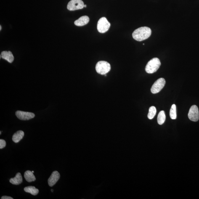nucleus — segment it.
<instances>
[{"mask_svg":"<svg viewBox=\"0 0 199 199\" xmlns=\"http://www.w3.org/2000/svg\"><path fill=\"white\" fill-rule=\"evenodd\" d=\"M10 182L13 185H18L23 182V178L20 173H17L14 178H11L10 180Z\"/></svg>","mask_w":199,"mask_h":199,"instance_id":"obj_12","label":"nucleus"},{"mask_svg":"<svg viewBox=\"0 0 199 199\" xmlns=\"http://www.w3.org/2000/svg\"><path fill=\"white\" fill-rule=\"evenodd\" d=\"M32 172H33V173H34V171H32Z\"/></svg>","mask_w":199,"mask_h":199,"instance_id":"obj_25","label":"nucleus"},{"mask_svg":"<svg viewBox=\"0 0 199 199\" xmlns=\"http://www.w3.org/2000/svg\"><path fill=\"white\" fill-rule=\"evenodd\" d=\"M150 28L147 27H143L138 28L133 32V38L136 41H141L147 39L151 34Z\"/></svg>","mask_w":199,"mask_h":199,"instance_id":"obj_1","label":"nucleus"},{"mask_svg":"<svg viewBox=\"0 0 199 199\" xmlns=\"http://www.w3.org/2000/svg\"><path fill=\"white\" fill-rule=\"evenodd\" d=\"M24 191L25 192H28L34 195H38L39 192V190L38 189L36 188L34 186H28V187H25L24 188Z\"/></svg>","mask_w":199,"mask_h":199,"instance_id":"obj_15","label":"nucleus"},{"mask_svg":"<svg viewBox=\"0 0 199 199\" xmlns=\"http://www.w3.org/2000/svg\"><path fill=\"white\" fill-rule=\"evenodd\" d=\"M51 191L52 192H53L54 190L52 189V190H51Z\"/></svg>","mask_w":199,"mask_h":199,"instance_id":"obj_22","label":"nucleus"},{"mask_svg":"<svg viewBox=\"0 0 199 199\" xmlns=\"http://www.w3.org/2000/svg\"><path fill=\"white\" fill-rule=\"evenodd\" d=\"M6 145V142L4 139H0V149L4 148Z\"/></svg>","mask_w":199,"mask_h":199,"instance_id":"obj_19","label":"nucleus"},{"mask_svg":"<svg viewBox=\"0 0 199 199\" xmlns=\"http://www.w3.org/2000/svg\"><path fill=\"white\" fill-rule=\"evenodd\" d=\"M24 132L22 131H19L14 133L12 137V140L14 142L18 143L23 138Z\"/></svg>","mask_w":199,"mask_h":199,"instance_id":"obj_13","label":"nucleus"},{"mask_svg":"<svg viewBox=\"0 0 199 199\" xmlns=\"http://www.w3.org/2000/svg\"><path fill=\"white\" fill-rule=\"evenodd\" d=\"M111 65L108 62L100 61L97 62L96 66V70L97 73L102 75H105L111 70Z\"/></svg>","mask_w":199,"mask_h":199,"instance_id":"obj_3","label":"nucleus"},{"mask_svg":"<svg viewBox=\"0 0 199 199\" xmlns=\"http://www.w3.org/2000/svg\"><path fill=\"white\" fill-rule=\"evenodd\" d=\"M170 117L173 120H175L177 118L176 108L175 104H173L171 106L170 111Z\"/></svg>","mask_w":199,"mask_h":199,"instance_id":"obj_18","label":"nucleus"},{"mask_svg":"<svg viewBox=\"0 0 199 199\" xmlns=\"http://www.w3.org/2000/svg\"><path fill=\"white\" fill-rule=\"evenodd\" d=\"M60 177V175L58 171H54L48 179V184L50 187L54 186L58 181Z\"/></svg>","mask_w":199,"mask_h":199,"instance_id":"obj_9","label":"nucleus"},{"mask_svg":"<svg viewBox=\"0 0 199 199\" xmlns=\"http://www.w3.org/2000/svg\"><path fill=\"white\" fill-rule=\"evenodd\" d=\"M166 120V115L164 111H161L158 115L157 121L159 124L162 125L165 123Z\"/></svg>","mask_w":199,"mask_h":199,"instance_id":"obj_16","label":"nucleus"},{"mask_svg":"<svg viewBox=\"0 0 199 199\" xmlns=\"http://www.w3.org/2000/svg\"><path fill=\"white\" fill-rule=\"evenodd\" d=\"M84 7H86V4H84Z\"/></svg>","mask_w":199,"mask_h":199,"instance_id":"obj_21","label":"nucleus"},{"mask_svg":"<svg viewBox=\"0 0 199 199\" xmlns=\"http://www.w3.org/2000/svg\"><path fill=\"white\" fill-rule=\"evenodd\" d=\"M110 23L106 18L102 17L99 19L97 23V29L99 33H104L109 30L110 27Z\"/></svg>","mask_w":199,"mask_h":199,"instance_id":"obj_4","label":"nucleus"},{"mask_svg":"<svg viewBox=\"0 0 199 199\" xmlns=\"http://www.w3.org/2000/svg\"><path fill=\"white\" fill-rule=\"evenodd\" d=\"M16 115L19 119L22 120H28L35 117L34 114L31 112H25L17 111L16 112Z\"/></svg>","mask_w":199,"mask_h":199,"instance_id":"obj_8","label":"nucleus"},{"mask_svg":"<svg viewBox=\"0 0 199 199\" xmlns=\"http://www.w3.org/2000/svg\"><path fill=\"white\" fill-rule=\"evenodd\" d=\"M1 56L2 58L7 61L9 63H12L13 61L14 57L10 51H3L1 53Z\"/></svg>","mask_w":199,"mask_h":199,"instance_id":"obj_10","label":"nucleus"},{"mask_svg":"<svg viewBox=\"0 0 199 199\" xmlns=\"http://www.w3.org/2000/svg\"><path fill=\"white\" fill-rule=\"evenodd\" d=\"M89 21V17L88 16H85L80 17L78 20L75 21L74 24L77 26H82L87 25Z\"/></svg>","mask_w":199,"mask_h":199,"instance_id":"obj_11","label":"nucleus"},{"mask_svg":"<svg viewBox=\"0 0 199 199\" xmlns=\"http://www.w3.org/2000/svg\"><path fill=\"white\" fill-rule=\"evenodd\" d=\"M166 84V81L164 79H159L154 83L151 88V91L153 94H156L159 92Z\"/></svg>","mask_w":199,"mask_h":199,"instance_id":"obj_5","label":"nucleus"},{"mask_svg":"<svg viewBox=\"0 0 199 199\" xmlns=\"http://www.w3.org/2000/svg\"><path fill=\"white\" fill-rule=\"evenodd\" d=\"M1 26H0V30H1Z\"/></svg>","mask_w":199,"mask_h":199,"instance_id":"obj_23","label":"nucleus"},{"mask_svg":"<svg viewBox=\"0 0 199 199\" xmlns=\"http://www.w3.org/2000/svg\"><path fill=\"white\" fill-rule=\"evenodd\" d=\"M161 65L160 61L157 58H155L149 61L145 67V71L148 73H153L158 70Z\"/></svg>","mask_w":199,"mask_h":199,"instance_id":"obj_2","label":"nucleus"},{"mask_svg":"<svg viewBox=\"0 0 199 199\" xmlns=\"http://www.w3.org/2000/svg\"><path fill=\"white\" fill-rule=\"evenodd\" d=\"M156 113V109L155 106H151L149 108L147 117L149 119L152 120L155 116Z\"/></svg>","mask_w":199,"mask_h":199,"instance_id":"obj_17","label":"nucleus"},{"mask_svg":"<svg viewBox=\"0 0 199 199\" xmlns=\"http://www.w3.org/2000/svg\"><path fill=\"white\" fill-rule=\"evenodd\" d=\"M188 117L191 121L194 122L198 121L199 119V113L198 107L197 105H193L189 110Z\"/></svg>","mask_w":199,"mask_h":199,"instance_id":"obj_7","label":"nucleus"},{"mask_svg":"<svg viewBox=\"0 0 199 199\" xmlns=\"http://www.w3.org/2000/svg\"><path fill=\"white\" fill-rule=\"evenodd\" d=\"M0 134H1V131L0 132Z\"/></svg>","mask_w":199,"mask_h":199,"instance_id":"obj_24","label":"nucleus"},{"mask_svg":"<svg viewBox=\"0 0 199 199\" xmlns=\"http://www.w3.org/2000/svg\"><path fill=\"white\" fill-rule=\"evenodd\" d=\"M67 7L69 10H75L83 9L84 4L82 0H71L68 3Z\"/></svg>","mask_w":199,"mask_h":199,"instance_id":"obj_6","label":"nucleus"},{"mask_svg":"<svg viewBox=\"0 0 199 199\" xmlns=\"http://www.w3.org/2000/svg\"><path fill=\"white\" fill-rule=\"evenodd\" d=\"M1 199H13V198L10 197L6 196H4L1 197Z\"/></svg>","mask_w":199,"mask_h":199,"instance_id":"obj_20","label":"nucleus"},{"mask_svg":"<svg viewBox=\"0 0 199 199\" xmlns=\"http://www.w3.org/2000/svg\"><path fill=\"white\" fill-rule=\"evenodd\" d=\"M24 177L28 182H31L36 180V178L31 171H27L25 173Z\"/></svg>","mask_w":199,"mask_h":199,"instance_id":"obj_14","label":"nucleus"}]
</instances>
